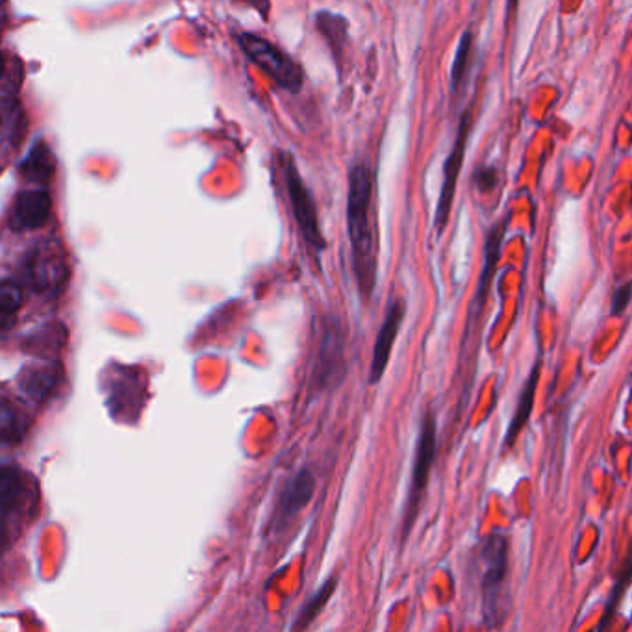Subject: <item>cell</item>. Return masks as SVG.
<instances>
[{
  "label": "cell",
  "mask_w": 632,
  "mask_h": 632,
  "mask_svg": "<svg viewBox=\"0 0 632 632\" xmlns=\"http://www.w3.org/2000/svg\"><path fill=\"white\" fill-rule=\"evenodd\" d=\"M375 180L365 164H354L349 173L348 228L354 273L360 293L370 299L376 286V228L373 210Z\"/></svg>",
  "instance_id": "1"
},
{
  "label": "cell",
  "mask_w": 632,
  "mask_h": 632,
  "mask_svg": "<svg viewBox=\"0 0 632 632\" xmlns=\"http://www.w3.org/2000/svg\"><path fill=\"white\" fill-rule=\"evenodd\" d=\"M236 40H238V45L241 46L244 54L257 68L262 69L263 73L268 74L274 84H279L286 92H301L304 74L288 52L273 45L271 41L263 40L260 35L251 34V32H241Z\"/></svg>",
  "instance_id": "2"
},
{
  "label": "cell",
  "mask_w": 632,
  "mask_h": 632,
  "mask_svg": "<svg viewBox=\"0 0 632 632\" xmlns=\"http://www.w3.org/2000/svg\"><path fill=\"white\" fill-rule=\"evenodd\" d=\"M280 167L284 172L286 191L290 199L291 210L296 216L297 227L301 230L302 238L315 252L325 251V236L321 232L318 210L313 205L312 194L302 180L301 172L297 167L296 158L290 153H280Z\"/></svg>",
  "instance_id": "3"
},
{
  "label": "cell",
  "mask_w": 632,
  "mask_h": 632,
  "mask_svg": "<svg viewBox=\"0 0 632 632\" xmlns=\"http://www.w3.org/2000/svg\"><path fill=\"white\" fill-rule=\"evenodd\" d=\"M508 540L499 532L488 536L483 546V612L488 626L503 620V592L507 582Z\"/></svg>",
  "instance_id": "4"
},
{
  "label": "cell",
  "mask_w": 632,
  "mask_h": 632,
  "mask_svg": "<svg viewBox=\"0 0 632 632\" xmlns=\"http://www.w3.org/2000/svg\"><path fill=\"white\" fill-rule=\"evenodd\" d=\"M68 266L63 262L60 246L40 241L23 258V277L27 284L43 296H58L68 280Z\"/></svg>",
  "instance_id": "5"
},
{
  "label": "cell",
  "mask_w": 632,
  "mask_h": 632,
  "mask_svg": "<svg viewBox=\"0 0 632 632\" xmlns=\"http://www.w3.org/2000/svg\"><path fill=\"white\" fill-rule=\"evenodd\" d=\"M434 456H436V419H434L433 412H428L427 416L423 417L422 431H419V439H417L408 507H406L405 525H403L405 538L411 532L412 525L416 521L417 512H419L423 494L427 490Z\"/></svg>",
  "instance_id": "6"
},
{
  "label": "cell",
  "mask_w": 632,
  "mask_h": 632,
  "mask_svg": "<svg viewBox=\"0 0 632 632\" xmlns=\"http://www.w3.org/2000/svg\"><path fill=\"white\" fill-rule=\"evenodd\" d=\"M472 126L473 106H469L462 115L460 125H458V132H456L455 145L450 148L449 158L445 162L444 184H442L438 208H436V230H438V234L444 232L447 222H449L450 208H453V200H455L456 184H458V177H460L462 164H464V156H466Z\"/></svg>",
  "instance_id": "7"
},
{
  "label": "cell",
  "mask_w": 632,
  "mask_h": 632,
  "mask_svg": "<svg viewBox=\"0 0 632 632\" xmlns=\"http://www.w3.org/2000/svg\"><path fill=\"white\" fill-rule=\"evenodd\" d=\"M52 211L51 194L43 186L23 189L15 195L10 214V225L18 232H29L45 227Z\"/></svg>",
  "instance_id": "8"
},
{
  "label": "cell",
  "mask_w": 632,
  "mask_h": 632,
  "mask_svg": "<svg viewBox=\"0 0 632 632\" xmlns=\"http://www.w3.org/2000/svg\"><path fill=\"white\" fill-rule=\"evenodd\" d=\"M405 301L403 299H393L387 308L386 318L382 323L379 336H376L375 349H373V360H371L370 384H376L381 381L382 375L386 373L387 362L392 356L393 343L397 340L401 325L405 320Z\"/></svg>",
  "instance_id": "9"
},
{
  "label": "cell",
  "mask_w": 632,
  "mask_h": 632,
  "mask_svg": "<svg viewBox=\"0 0 632 632\" xmlns=\"http://www.w3.org/2000/svg\"><path fill=\"white\" fill-rule=\"evenodd\" d=\"M56 173V158L45 139H35L30 147L29 154L19 164V175L27 183L45 186Z\"/></svg>",
  "instance_id": "10"
},
{
  "label": "cell",
  "mask_w": 632,
  "mask_h": 632,
  "mask_svg": "<svg viewBox=\"0 0 632 632\" xmlns=\"http://www.w3.org/2000/svg\"><path fill=\"white\" fill-rule=\"evenodd\" d=\"M27 494H29V485H27L23 473L19 472L18 467H2V475H0V510H2L4 525L8 524V519L12 518V516H19L21 508L27 503Z\"/></svg>",
  "instance_id": "11"
},
{
  "label": "cell",
  "mask_w": 632,
  "mask_h": 632,
  "mask_svg": "<svg viewBox=\"0 0 632 632\" xmlns=\"http://www.w3.org/2000/svg\"><path fill=\"white\" fill-rule=\"evenodd\" d=\"M60 379L56 364L27 365L19 375V390L34 403H43Z\"/></svg>",
  "instance_id": "12"
},
{
  "label": "cell",
  "mask_w": 632,
  "mask_h": 632,
  "mask_svg": "<svg viewBox=\"0 0 632 632\" xmlns=\"http://www.w3.org/2000/svg\"><path fill=\"white\" fill-rule=\"evenodd\" d=\"M313 490H315V480H313L312 472L302 469L297 473L282 494V514L286 518L301 512L302 508L312 501Z\"/></svg>",
  "instance_id": "13"
},
{
  "label": "cell",
  "mask_w": 632,
  "mask_h": 632,
  "mask_svg": "<svg viewBox=\"0 0 632 632\" xmlns=\"http://www.w3.org/2000/svg\"><path fill=\"white\" fill-rule=\"evenodd\" d=\"M538 379H540V362H538V364L532 367V371H530L529 381L525 384L521 397H519L518 411L514 414L512 423H510V428H508L507 445L516 444V439H518L519 434H521L525 425L529 422L530 412H532V405H535V393L536 386H538Z\"/></svg>",
  "instance_id": "14"
},
{
  "label": "cell",
  "mask_w": 632,
  "mask_h": 632,
  "mask_svg": "<svg viewBox=\"0 0 632 632\" xmlns=\"http://www.w3.org/2000/svg\"><path fill=\"white\" fill-rule=\"evenodd\" d=\"M473 52H475V35L472 30H466L462 35L458 49H456L455 62L450 69V92L458 95L466 86L467 76L472 71Z\"/></svg>",
  "instance_id": "15"
},
{
  "label": "cell",
  "mask_w": 632,
  "mask_h": 632,
  "mask_svg": "<svg viewBox=\"0 0 632 632\" xmlns=\"http://www.w3.org/2000/svg\"><path fill=\"white\" fill-rule=\"evenodd\" d=\"M505 230H507V219L497 222L496 227L491 228L490 234H488V238H486L485 269H483V277H480L479 301H485L491 279H494V273H496Z\"/></svg>",
  "instance_id": "16"
},
{
  "label": "cell",
  "mask_w": 632,
  "mask_h": 632,
  "mask_svg": "<svg viewBox=\"0 0 632 632\" xmlns=\"http://www.w3.org/2000/svg\"><path fill=\"white\" fill-rule=\"evenodd\" d=\"M318 29L321 34L325 35V40L331 45L332 56L336 58V63H340L343 56V49H345V41L349 40V24L343 15H334V13L321 12L318 13Z\"/></svg>",
  "instance_id": "17"
},
{
  "label": "cell",
  "mask_w": 632,
  "mask_h": 632,
  "mask_svg": "<svg viewBox=\"0 0 632 632\" xmlns=\"http://www.w3.org/2000/svg\"><path fill=\"white\" fill-rule=\"evenodd\" d=\"M336 587L338 579L336 577H332L331 581H327L318 592L313 593V598L304 604V609H302L301 614L297 618L296 629H307V626L323 612L327 603L331 601L332 595L336 592Z\"/></svg>",
  "instance_id": "18"
},
{
  "label": "cell",
  "mask_w": 632,
  "mask_h": 632,
  "mask_svg": "<svg viewBox=\"0 0 632 632\" xmlns=\"http://www.w3.org/2000/svg\"><path fill=\"white\" fill-rule=\"evenodd\" d=\"M23 304V288L12 279H4L0 288V312H2V331H10L13 318Z\"/></svg>",
  "instance_id": "19"
},
{
  "label": "cell",
  "mask_w": 632,
  "mask_h": 632,
  "mask_svg": "<svg viewBox=\"0 0 632 632\" xmlns=\"http://www.w3.org/2000/svg\"><path fill=\"white\" fill-rule=\"evenodd\" d=\"M29 428V417L24 416L23 412L13 408L8 400H4L2 405V439L4 444H18L19 439L23 438L24 433Z\"/></svg>",
  "instance_id": "20"
},
{
  "label": "cell",
  "mask_w": 632,
  "mask_h": 632,
  "mask_svg": "<svg viewBox=\"0 0 632 632\" xmlns=\"http://www.w3.org/2000/svg\"><path fill=\"white\" fill-rule=\"evenodd\" d=\"M340 351H342L340 334H338V331H331V329H329V331L325 332V336H323V342H321L320 370L325 371V373H323V381L331 376L332 356H338V359H340Z\"/></svg>",
  "instance_id": "21"
},
{
  "label": "cell",
  "mask_w": 632,
  "mask_h": 632,
  "mask_svg": "<svg viewBox=\"0 0 632 632\" xmlns=\"http://www.w3.org/2000/svg\"><path fill=\"white\" fill-rule=\"evenodd\" d=\"M632 297V282L629 284L620 286L614 293V301H612V313L614 315H621L625 312V308L629 307Z\"/></svg>",
  "instance_id": "22"
},
{
  "label": "cell",
  "mask_w": 632,
  "mask_h": 632,
  "mask_svg": "<svg viewBox=\"0 0 632 632\" xmlns=\"http://www.w3.org/2000/svg\"><path fill=\"white\" fill-rule=\"evenodd\" d=\"M496 180L497 173L494 172V169H483V173H480L479 180H477V183H479V188L483 189V191H490V189L496 186Z\"/></svg>",
  "instance_id": "23"
},
{
  "label": "cell",
  "mask_w": 632,
  "mask_h": 632,
  "mask_svg": "<svg viewBox=\"0 0 632 632\" xmlns=\"http://www.w3.org/2000/svg\"><path fill=\"white\" fill-rule=\"evenodd\" d=\"M516 7H518V0H508V15L516 12Z\"/></svg>",
  "instance_id": "24"
}]
</instances>
